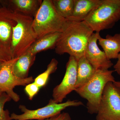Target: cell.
<instances>
[{
	"label": "cell",
	"instance_id": "obj_1",
	"mask_svg": "<svg viewBox=\"0 0 120 120\" xmlns=\"http://www.w3.org/2000/svg\"><path fill=\"white\" fill-rule=\"evenodd\" d=\"M94 31L84 21L67 19L60 37L55 48L59 55L68 53L78 60L84 56L90 37Z\"/></svg>",
	"mask_w": 120,
	"mask_h": 120
},
{
	"label": "cell",
	"instance_id": "obj_12",
	"mask_svg": "<svg viewBox=\"0 0 120 120\" xmlns=\"http://www.w3.org/2000/svg\"><path fill=\"white\" fill-rule=\"evenodd\" d=\"M102 0H74L73 14L69 20L82 22L93 10L99 6Z\"/></svg>",
	"mask_w": 120,
	"mask_h": 120
},
{
	"label": "cell",
	"instance_id": "obj_7",
	"mask_svg": "<svg viewBox=\"0 0 120 120\" xmlns=\"http://www.w3.org/2000/svg\"><path fill=\"white\" fill-rule=\"evenodd\" d=\"M96 120H120V89L113 82L104 88Z\"/></svg>",
	"mask_w": 120,
	"mask_h": 120
},
{
	"label": "cell",
	"instance_id": "obj_25",
	"mask_svg": "<svg viewBox=\"0 0 120 120\" xmlns=\"http://www.w3.org/2000/svg\"><path fill=\"white\" fill-rule=\"evenodd\" d=\"M4 62H4V61H2L0 59V71L1 68H2V65Z\"/></svg>",
	"mask_w": 120,
	"mask_h": 120
},
{
	"label": "cell",
	"instance_id": "obj_9",
	"mask_svg": "<svg viewBox=\"0 0 120 120\" xmlns=\"http://www.w3.org/2000/svg\"><path fill=\"white\" fill-rule=\"evenodd\" d=\"M77 60L70 56L66 65L64 77L53 91L52 100L55 103H62L67 95L75 90L77 79Z\"/></svg>",
	"mask_w": 120,
	"mask_h": 120
},
{
	"label": "cell",
	"instance_id": "obj_21",
	"mask_svg": "<svg viewBox=\"0 0 120 120\" xmlns=\"http://www.w3.org/2000/svg\"><path fill=\"white\" fill-rule=\"evenodd\" d=\"M40 88L34 82H33L27 85L24 88V90L29 99L31 100L37 94Z\"/></svg>",
	"mask_w": 120,
	"mask_h": 120
},
{
	"label": "cell",
	"instance_id": "obj_5",
	"mask_svg": "<svg viewBox=\"0 0 120 120\" xmlns=\"http://www.w3.org/2000/svg\"><path fill=\"white\" fill-rule=\"evenodd\" d=\"M66 21L57 13L52 0H43L34 17L33 27L39 38L50 33L62 32Z\"/></svg>",
	"mask_w": 120,
	"mask_h": 120
},
{
	"label": "cell",
	"instance_id": "obj_10",
	"mask_svg": "<svg viewBox=\"0 0 120 120\" xmlns=\"http://www.w3.org/2000/svg\"><path fill=\"white\" fill-rule=\"evenodd\" d=\"M14 21L13 12L0 10V56L5 61L12 59L11 47Z\"/></svg>",
	"mask_w": 120,
	"mask_h": 120
},
{
	"label": "cell",
	"instance_id": "obj_11",
	"mask_svg": "<svg viewBox=\"0 0 120 120\" xmlns=\"http://www.w3.org/2000/svg\"><path fill=\"white\" fill-rule=\"evenodd\" d=\"M100 32L94 33L90 37L84 53V56L96 70H109L113 65L104 51L99 48L97 41Z\"/></svg>",
	"mask_w": 120,
	"mask_h": 120
},
{
	"label": "cell",
	"instance_id": "obj_4",
	"mask_svg": "<svg viewBox=\"0 0 120 120\" xmlns=\"http://www.w3.org/2000/svg\"><path fill=\"white\" fill-rule=\"evenodd\" d=\"M120 20V0H102L84 21L94 31L112 28Z\"/></svg>",
	"mask_w": 120,
	"mask_h": 120
},
{
	"label": "cell",
	"instance_id": "obj_22",
	"mask_svg": "<svg viewBox=\"0 0 120 120\" xmlns=\"http://www.w3.org/2000/svg\"><path fill=\"white\" fill-rule=\"evenodd\" d=\"M41 120H71V118L69 114L63 112L50 118Z\"/></svg>",
	"mask_w": 120,
	"mask_h": 120
},
{
	"label": "cell",
	"instance_id": "obj_15",
	"mask_svg": "<svg viewBox=\"0 0 120 120\" xmlns=\"http://www.w3.org/2000/svg\"><path fill=\"white\" fill-rule=\"evenodd\" d=\"M96 71L85 56L79 58L77 60V79L75 90L88 82Z\"/></svg>",
	"mask_w": 120,
	"mask_h": 120
},
{
	"label": "cell",
	"instance_id": "obj_14",
	"mask_svg": "<svg viewBox=\"0 0 120 120\" xmlns=\"http://www.w3.org/2000/svg\"><path fill=\"white\" fill-rule=\"evenodd\" d=\"M98 41L109 60L117 59L120 53V34H107L105 38L100 35Z\"/></svg>",
	"mask_w": 120,
	"mask_h": 120
},
{
	"label": "cell",
	"instance_id": "obj_16",
	"mask_svg": "<svg viewBox=\"0 0 120 120\" xmlns=\"http://www.w3.org/2000/svg\"><path fill=\"white\" fill-rule=\"evenodd\" d=\"M36 55L26 52L19 57L13 67V71L16 76L21 79L28 77L30 68L34 63Z\"/></svg>",
	"mask_w": 120,
	"mask_h": 120
},
{
	"label": "cell",
	"instance_id": "obj_18",
	"mask_svg": "<svg viewBox=\"0 0 120 120\" xmlns=\"http://www.w3.org/2000/svg\"><path fill=\"white\" fill-rule=\"evenodd\" d=\"M54 8L58 15L65 19L72 15L74 0H52Z\"/></svg>",
	"mask_w": 120,
	"mask_h": 120
},
{
	"label": "cell",
	"instance_id": "obj_20",
	"mask_svg": "<svg viewBox=\"0 0 120 120\" xmlns=\"http://www.w3.org/2000/svg\"><path fill=\"white\" fill-rule=\"evenodd\" d=\"M11 99L6 93L0 94V120H12L8 110L4 109L5 103Z\"/></svg>",
	"mask_w": 120,
	"mask_h": 120
},
{
	"label": "cell",
	"instance_id": "obj_8",
	"mask_svg": "<svg viewBox=\"0 0 120 120\" xmlns=\"http://www.w3.org/2000/svg\"><path fill=\"white\" fill-rule=\"evenodd\" d=\"M18 58L4 62L0 71V94L6 93L15 102L19 101L20 100L19 95L13 91L15 87L26 86L34 81L32 76L22 79L17 77L15 75L13 65Z\"/></svg>",
	"mask_w": 120,
	"mask_h": 120
},
{
	"label": "cell",
	"instance_id": "obj_13",
	"mask_svg": "<svg viewBox=\"0 0 120 120\" xmlns=\"http://www.w3.org/2000/svg\"><path fill=\"white\" fill-rule=\"evenodd\" d=\"M61 34V32L50 33L38 38L27 52L36 55L41 51L55 49Z\"/></svg>",
	"mask_w": 120,
	"mask_h": 120
},
{
	"label": "cell",
	"instance_id": "obj_17",
	"mask_svg": "<svg viewBox=\"0 0 120 120\" xmlns=\"http://www.w3.org/2000/svg\"><path fill=\"white\" fill-rule=\"evenodd\" d=\"M42 0H12L15 12L34 18L42 2Z\"/></svg>",
	"mask_w": 120,
	"mask_h": 120
},
{
	"label": "cell",
	"instance_id": "obj_19",
	"mask_svg": "<svg viewBox=\"0 0 120 120\" xmlns=\"http://www.w3.org/2000/svg\"><path fill=\"white\" fill-rule=\"evenodd\" d=\"M58 62L55 58H53L47 65V69L35 79L34 82L40 88L45 86L50 75L56 71L57 68Z\"/></svg>",
	"mask_w": 120,
	"mask_h": 120
},
{
	"label": "cell",
	"instance_id": "obj_24",
	"mask_svg": "<svg viewBox=\"0 0 120 120\" xmlns=\"http://www.w3.org/2000/svg\"><path fill=\"white\" fill-rule=\"evenodd\" d=\"M113 83L116 86L118 87L120 89V81H115Z\"/></svg>",
	"mask_w": 120,
	"mask_h": 120
},
{
	"label": "cell",
	"instance_id": "obj_6",
	"mask_svg": "<svg viewBox=\"0 0 120 120\" xmlns=\"http://www.w3.org/2000/svg\"><path fill=\"white\" fill-rule=\"evenodd\" d=\"M83 105L82 101L78 100H69L64 103H57L51 99L48 105L36 110L28 109L25 105H20L19 108L23 113L18 115L13 113L11 114V120H43L61 113V111L67 107Z\"/></svg>",
	"mask_w": 120,
	"mask_h": 120
},
{
	"label": "cell",
	"instance_id": "obj_26",
	"mask_svg": "<svg viewBox=\"0 0 120 120\" xmlns=\"http://www.w3.org/2000/svg\"></svg>",
	"mask_w": 120,
	"mask_h": 120
},
{
	"label": "cell",
	"instance_id": "obj_23",
	"mask_svg": "<svg viewBox=\"0 0 120 120\" xmlns=\"http://www.w3.org/2000/svg\"><path fill=\"white\" fill-rule=\"evenodd\" d=\"M117 61L116 64L114 66V71H116L118 75H120V53L117 57Z\"/></svg>",
	"mask_w": 120,
	"mask_h": 120
},
{
	"label": "cell",
	"instance_id": "obj_3",
	"mask_svg": "<svg viewBox=\"0 0 120 120\" xmlns=\"http://www.w3.org/2000/svg\"><path fill=\"white\" fill-rule=\"evenodd\" d=\"M114 71L97 69L88 82L75 90L80 97L87 101L86 106L89 113H98L105 86L109 82L116 81L112 75Z\"/></svg>",
	"mask_w": 120,
	"mask_h": 120
},
{
	"label": "cell",
	"instance_id": "obj_2",
	"mask_svg": "<svg viewBox=\"0 0 120 120\" xmlns=\"http://www.w3.org/2000/svg\"><path fill=\"white\" fill-rule=\"evenodd\" d=\"M14 23L11 47L12 59L25 53L38 39L33 27L34 18L13 12Z\"/></svg>",
	"mask_w": 120,
	"mask_h": 120
}]
</instances>
